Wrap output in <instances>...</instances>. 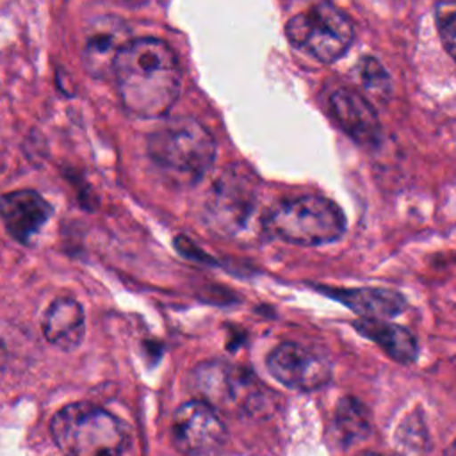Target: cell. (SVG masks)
<instances>
[{"label": "cell", "mask_w": 456, "mask_h": 456, "mask_svg": "<svg viewBox=\"0 0 456 456\" xmlns=\"http://www.w3.org/2000/svg\"><path fill=\"white\" fill-rule=\"evenodd\" d=\"M112 77L119 100L130 114L159 119L178 100L182 68L166 41L139 37L125 46Z\"/></svg>", "instance_id": "obj_1"}, {"label": "cell", "mask_w": 456, "mask_h": 456, "mask_svg": "<svg viewBox=\"0 0 456 456\" xmlns=\"http://www.w3.org/2000/svg\"><path fill=\"white\" fill-rule=\"evenodd\" d=\"M148 157L175 187H192L212 169L216 141L194 118L178 116L148 135Z\"/></svg>", "instance_id": "obj_2"}, {"label": "cell", "mask_w": 456, "mask_h": 456, "mask_svg": "<svg viewBox=\"0 0 456 456\" xmlns=\"http://www.w3.org/2000/svg\"><path fill=\"white\" fill-rule=\"evenodd\" d=\"M189 388L196 399L235 417H267L280 404V395L251 370L224 360H207L194 367Z\"/></svg>", "instance_id": "obj_3"}, {"label": "cell", "mask_w": 456, "mask_h": 456, "mask_svg": "<svg viewBox=\"0 0 456 456\" xmlns=\"http://www.w3.org/2000/svg\"><path fill=\"white\" fill-rule=\"evenodd\" d=\"M53 442L66 456H119L128 444L126 426L87 401L62 406L50 422Z\"/></svg>", "instance_id": "obj_4"}, {"label": "cell", "mask_w": 456, "mask_h": 456, "mask_svg": "<svg viewBox=\"0 0 456 456\" xmlns=\"http://www.w3.org/2000/svg\"><path fill=\"white\" fill-rule=\"evenodd\" d=\"M264 228L294 246H321L344 235L346 216L335 201L303 194L276 203L264 217Z\"/></svg>", "instance_id": "obj_5"}, {"label": "cell", "mask_w": 456, "mask_h": 456, "mask_svg": "<svg viewBox=\"0 0 456 456\" xmlns=\"http://www.w3.org/2000/svg\"><path fill=\"white\" fill-rule=\"evenodd\" d=\"M285 36L294 48L331 64L353 45L354 27L344 11L330 2H317L289 20Z\"/></svg>", "instance_id": "obj_6"}, {"label": "cell", "mask_w": 456, "mask_h": 456, "mask_svg": "<svg viewBox=\"0 0 456 456\" xmlns=\"http://www.w3.org/2000/svg\"><path fill=\"white\" fill-rule=\"evenodd\" d=\"M258 203V178L242 164L226 167L214 182L207 205V224L226 237L240 233Z\"/></svg>", "instance_id": "obj_7"}, {"label": "cell", "mask_w": 456, "mask_h": 456, "mask_svg": "<svg viewBox=\"0 0 456 456\" xmlns=\"http://www.w3.org/2000/svg\"><path fill=\"white\" fill-rule=\"evenodd\" d=\"M226 440V428L219 411L192 399L176 408L171 419V442L185 456H207Z\"/></svg>", "instance_id": "obj_8"}, {"label": "cell", "mask_w": 456, "mask_h": 456, "mask_svg": "<svg viewBox=\"0 0 456 456\" xmlns=\"http://www.w3.org/2000/svg\"><path fill=\"white\" fill-rule=\"evenodd\" d=\"M130 41V27L121 18L112 14L94 18L86 28L82 50V64L87 75L98 80L112 77L116 62Z\"/></svg>", "instance_id": "obj_9"}, {"label": "cell", "mask_w": 456, "mask_h": 456, "mask_svg": "<svg viewBox=\"0 0 456 456\" xmlns=\"http://www.w3.org/2000/svg\"><path fill=\"white\" fill-rule=\"evenodd\" d=\"M273 378L289 388L310 392L330 381V363L296 342L278 344L267 356Z\"/></svg>", "instance_id": "obj_10"}, {"label": "cell", "mask_w": 456, "mask_h": 456, "mask_svg": "<svg viewBox=\"0 0 456 456\" xmlns=\"http://www.w3.org/2000/svg\"><path fill=\"white\" fill-rule=\"evenodd\" d=\"M328 110L354 142L372 148L381 141L378 112L363 94L349 87H337L328 96Z\"/></svg>", "instance_id": "obj_11"}, {"label": "cell", "mask_w": 456, "mask_h": 456, "mask_svg": "<svg viewBox=\"0 0 456 456\" xmlns=\"http://www.w3.org/2000/svg\"><path fill=\"white\" fill-rule=\"evenodd\" d=\"M0 214L7 233L20 244H32L53 214L52 205L32 189H18L2 196Z\"/></svg>", "instance_id": "obj_12"}, {"label": "cell", "mask_w": 456, "mask_h": 456, "mask_svg": "<svg viewBox=\"0 0 456 456\" xmlns=\"http://www.w3.org/2000/svg\"><path fill=\"white\" fill-rule=\"evenodd\" d=\"M45 338L62 349L73 351L86 333V317L80 303L73 297H59L50 303L41 319Z\"/></svg>", "instance_id": "obj_13"}, {"label": "cell", "mask_w": 456, "mask_h": 456, "mask_svg": "<svg viewBox=\"0 0 456 456\" xmlns=\"http://www.w3.org/2000/svg\"><path fill=\"white\" fill-rule=\"evenodd\" d=\"M324 294L338 299L363 319H388L399 315L406 308L403 294L381 287L360 289H324Z\"/></svg>", "instance_id": "obj_14"}, {"label": "cell", "mask_w": 456, "mask_h": 456, "mask_svg": "<svg viewBox=\"0 0 456 456\" xmlns=\"http://www.w3.org/2000/svg\"><path fill=\"white\" fill-rule=\"evenodd\" d=\"M353 326L363 337L376 342L395 362L410 363L417 358L419 346H417V338L410 330L387 322L383 319H363V317L356 321Z\"/></svg>", "instance_id": "obj_15"}, {"label": "cell", "mask_w": 456, "mask_h": 456, "mask_svg": "<svg viewBox=\"0 0 456 456\" xmlns=\"http://www.w3.org/2000/svg\"><path fill=\"white\" fill-rule=\"evenodd\" d=\"M335 431L344 445L363 440L370 431L367 408L354 397H342L335 411Z\"/></svg>", "instance_id": "obj_16"}, {"label": "cell", "mask_w": 456, "mask_h": 456, "mask_svg": "<svg viewBox=\"0 0 456 456\" xmlns=\"http://www.w3.org/2000/svg\"><path fill=\"white\" fill-rule=\"evenodd\" d=\"M358 75H360L363 89L369 94H372L383 102L390 96V91H392L390 77L378 59L369 57V55L362 57L358 62Z\"/></svg>", "instance_id": "obj_17"}, {"label": "cell", "mask_w": 456, "mask_h": 456, "mask_svg": "<svg viewBox=\"0 0 456 456\" xmlns=\"http://www.w3.org/2000/svg\"><path fill=\"white\" fill-rule=\"evenodd\" d=\"M436 25L440 32L442 45L445 52L456 61V7L451 2L438 4L436 9Z\"/></svg>", "instance_id": "obj_18"}, {"label": "cell", "mask_w": 456, "mask_h": 456, "mask_svg": "<svg viewBox=\"0 0 456 456\" xmlns=\"http://www.w3.org/2000/svg\"><path fill=\"white\" fill-rule=\"evenodd\" d=\"M445 456H456V440L447 447V451H445Z\"/></svg>", "instance_id": "obj_19"}, {"label": "cell", "mask_w": 456, "mask_h": 456, "mask_svg": "<svg viewBox=\"0 0 456 456\" xmlns=\"http://www.w3.org/2000/svg\"><path fill=\"white\" fill-rule=\"evenodd\" d=\"M362 456H379V454H376V452H365V454H362Z\"/></svg>", "instance_id": "obj_20"}]
</instances>
